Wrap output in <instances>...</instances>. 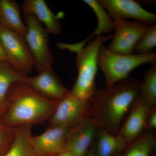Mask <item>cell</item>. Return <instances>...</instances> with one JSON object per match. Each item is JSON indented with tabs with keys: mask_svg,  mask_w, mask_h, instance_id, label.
Wrapping results in <instances>:
<instances>
[{
	"mask_svg": "<svg viewBox=\"0 0 156 156\" xmlns=\"http://www.w3.org/2000/svg\"><path fill=\"white\" fill-rule=\"evenodd\" d=\"M91 117V100L77 97L71 93L58 101L49 120L48 128L65 126L69 128Z\"/></svg>",
	"mask_w": 156,
	"mask_h": 156,
	"instance_id": "52a82bcc",
	"label": "cell"
},
{
	"mask_svg": "<svg viewBox=\"0 0 156 156\" xmlns=\"http://www.w3.org/2000/svg\"><path fill=\"white\" fill-rule=\"evenodd\" d=\"M21 9L14 0H0V25L24 37L27 27L20 17Z\"/></svg>",
	"mask_w": 156,
	"mask_h": 156,
	"instance_id": "2e32d148",
	"label": "cell"
},
{
	"mask_svg": "<svg viewBox=\"0 0 156 156\" xmlns=\"http://www.w3.org/2000/svg\"><path fill=\"white\" fill-rule=\"evenodd\" d=\"M140 81L126 79L98 89L91 99V118L103 129L118 134L123 121L140 96Z\"/></svg>",
	"mask_w": 156,
	"mask_h": 156,
	"instance_id": "6da1fadb",
	"label": "cell"
},
{
	"mask_svg": "<svg viewBox=\"0 0 156 156\" xmlns=\"http://www.w3.org/2000/svg\"><path fill=\"white\" fill-rule=\"evenodd\" d=\"M156 62V53L123 54L108 50L103 45L98 52V65L103 73L106 87L128 79L130 73L138 66Z\"/></svg>",
	"mask_w": 156,
	"mask_h": 156,
	"instance_id": "277c9868",
	"label": "cell"
},
{
	"mask_svg": "<svg viewBox=\"0 0 156 156\" xmlns=\"http://www.w3.org/2000/svg\"><path fill=\"white\" fill-rule=\"evenodd\" d=\"M0 61H7V58L1 43H0Z\"/></svg>",
	"mask_w": 156,
	"mask_h": 156,
	"instance_id": "d4e9b609",
	"label": "cell"
},
{
	"mask_svg": "<svg viewBox=\"0 0 156 156\" xmlns=\"http://www.w3.org/2000/svg\"><path fill=\"white\" fill-rule=\"evenodd\" d=\"M122 154H120L117 155L115 156H122Z\"/></svg>",
	"mask_w": 156,
	"mask_h": 156,
	"instance_id": "83f0119b",
	"label": "cell"
},
{
	"mask_svg": "<svg viewBox=\"0 0 156 156\" xmlns=\"http://www.w3.org/2000/svg\"><path fill=\"white\" fill-rule=\"evenodd\" d=\"M83 2L93 10L97 18V26L93 33L87 39L80 43L68 44L69 49L83 48L85 44L91 41L93 37L101 36L102 34H108L115 30L113 20L109 14L97 0H83Z\"/></svg>",
	"mask_w": 156,
	"mask_h": 156,
	"instance_id": "e0dca14e",
	"label": "cell"
},
{
	"mask_svg": "<svg viewBox=\"0 0 156 156\" xmlns=\"http://www.w3.org/2000/svg\"><path fill=\"white\" fill-rule=\"evenodd\" d=\"M99 128L90 117L69 128L65 150L75 156H87L95 142Z\"/></svg>",
	"mask_w": 156,
	"mask_h": 156,
	"instance_id": "9c48e42d",
	"label": "cell"
},
{
	"mask_svg": "<svg viewBox=\"0 0 156 156\" xmlns=\"http://www.w3.org/2000/svg\"><path fill=\"white\" fill-rule=\"evenodd\" d=\"M25 82L44 97L57 102L70 93L52 67L39 73L36 76H27Z\"/></svg>",
	"mask_w": 156,
	"mask_h": 156,
	"instance_id": "7c38bea8",
	"label": "cell"
},
{
	"mask_svg": "<svg viewBox=\"0 0 156 156\" xmlns=\"http://www.w3.org/2000/svg\"><path fill=\"white\" fill-rule=\"evenodd\" d=\"M112 19L114 22L115 33L107 48L115 53L133 54L136 42L149 26L140 21L130 22L119 17Z\"/></svg>",
	"mask_w": 156,
	"mask_h": 156,
	"instance_id": "ba28073f",
	"label": "cell"
},
{
	"mask_svg": "<svg viewBox=\"0 0 156 156\" xmlns=\"http://www.w3.org/2000/svg\"><path fill=\"white\" fill-rule=\"evenodd\" d=\"M58 102L50 100L23 81L13 83L7 96V109L1 120L6 126L41 124L50 119Z\"/></svg>",
	"mask_w": 156,
	"mask_h": 156,
	"instance_id": "7a4b0ae2",
	"label": "cell"
},
{
	"mask_svg": "<svg viewBox=\"0 0 156 156\" xmlns=\"http://www.w3.org/2000/svg\"><path fill=\"white\" fill-rule=\"evenodd\" d=\"M156 147L154 134L146 131L128 145L122 156H153Z\"/></svg>",
	"mask_w": 156,
	"mask_h": 156,
	"instance_id": "ffe728a7",
	"label": "cell"
},
{
	"mask_svg": "<svg viewBox=\"0 0 156 156\" xmlns=\"http://www.w3.org/2000/svg\"><path fill=\"white\" fill-rule=\"evenodd\" d=\"M149 110L148 107L139 96L123 121L118 134L129 144L146 130Z\"/></svg>",
	"mask_w": 156,
	"mask_h": 156,
	"instance_id": "4fadbf2b",
	"label": "cell"
},
{
	"mask_svg": "<svg viewBox=\"0 0 156 156\" xmlns=\"http://www.w3.org/2000/svg\"><path fill=\"white\" fill-rule=\"evenodd\" d=\"M94 142L95 156H115L122 153L129 144L118 134L99 128Z\"/></svg>",
	"mask_w": 156,
	"mask_h": 156,
	"instance_id": "9a60e30c",
	"label": "cell"
},
{
	"mask_svg": "<svg viewBox=\"0 0 156 156\" xmlns=\"http://www.w3.org/2000/svg\"><path fill=\"white\" fill-rule=\"evenodd\" d=\"M156 46V25L148 27L136 42L133 54H146L152 53Z\"/></svg>",
	"mask_w": 156,
	"mask_h": 156,
	"instance_id": "7402d4cb",
	"label": "cell"
},
{
	"mask_svg": "<svg viewBox=\"0 0 156 156\" xmlns=\"http://www.w3.org/2000/svg\"><path fill=\"white\" fill-rule=\"evenodd\" d=\"M69 128L65 126L48 128L42 134L32 136L34 156H53L64 151Z\"/></svg>",
	"mask_w": 156,
	"mask_h": 156,
	"instance_id": "8fae6325",
	"label": "cell"
},
{
	"mask_svg": "<svg viewBox=\"0 0 156 156\" xmlns=\"http://www.w3.org/2000/svg\"><path fill=\"white\" fill-rule=\"evenodd\" d=\"M21 9L23 15H33L41 23H44L49 34H61V23L44 0H26Z\"/></svg>",
	"mask_w": 156,
	"mask_h": 156,
	"instance_id": "5bb4252c",
	"label": "cell"
},
{
	"mask_svg": "<svg viewBox=\"0 0 156 156\" xmlns=\"http://www.w3.org/2000/svg\"><path fill=\"white\" fill-rule=\"evenodd\" d=\"M26 76L16 72L7 61H0V121L7 109V96L12 84L17 81L25 82Z\"/></svg>",
	"mask_w": 156,
	"mask_h": 156,
	"instance_id": "ac0fdd59",
	"label": "cell"
},
{
	"mask_svg": "<svg viewBox=\"0 0 156 156\" xmlns=\"http://www.w3.org/2000/svg\"><path fill=\"white\" fill-rule=\"evenodd\" d=\"M27 31L24 36L33 58L34 67L39 73L52 67L55 58L49 44V33L33 15H24Z\"/></svg>",
	"mask_w": 156,
	"mask_h": 156,
	"instance_id": "5b68a950",
	"label": "cell"
},
{
	"mask_svg": "<svg viewBox=\"0 0 156 156\" xmlns=\"http://www.w3.org/2000/svg\"><path fill=\"white\" fill-rule=\"evenodd\" d=\"M113 34L107 37L99 36L89 41L83 48L71 49L76 53V64L78 75L71 93L77 97L91 100L97 90L95 80L97 74L98 56L103 43L112 39Z\"/></svg>",
	"mask_w": 156,
	"mask_h": 156,
	"instance_id": "3957f363",
	"label": "cell"
},
{
	"mask_svg": "<svg viewBox=\"0 0 156 156\" xmlns=\"http://www.w3.org/2000/svg\"><path fill=\"white\" fill-rule=\"evenodd\" d=\"M140 97L149 108L156 106V62L151 65L140 81Z\"/></svg>",
	"mask_w": 156,
	"mask_h": 156,
	"instance_id": "44dd1931",
	"label": "cell"
},
{
	"mask_svg": "<svg viewBox=\"0 0 156 156\" xmlns=\"http://www.w3.org/2000/svg\"><path fill=\"white\" fill-rule=\"evenodd\" d=\"M87 156H95V150H94V143L93 145H92V147L90 148L89 153Z\"/></svg>",
	"mask_w": 156,
	"mask_h": 156,
	"instance_id": "4316f807",
	"label": "cell"
},
{
	"mask_svg": "<svg viewBox=\"0 0 156 156\" xmlns=\"http://www.w3.org/2000/svg\"><path fill=\"white\" fill-rule=\"evenodd\" d=\"M53 156H75L73 155V154L67 151L64 150L54 155Z\"/></svg>",
	"mask_w": 156,
	"mask_h": 156,
	"instance_id": "484cf974",
	"label": "cell"
},
{
	"mask_svg": "<svg viewBox=\"0 0 156 156\" xmlns=\"http://www.w3.org/2000/svg\"><path fill=\"white\" fill-rule=\"evenodd\" d=\"M16 136L15 127L4 125L0 121V156H4L11 148Z\"/></svg>",
	"mask_w": 156,
	"mask_h": 156,
	"instance_id": "603a6c76",
	"label": "cell"
},
{
	"mask_svg": "<svg viewBox=\"0 0 156 156\" xmlns=\"http://www.w3.org/2000/svg\"><path fill=\"white\" fill-rule=\"evenodd\" d=\"M112 18H133L148 26L156 24L155 14L147 11L133 0H99Z\"/></svg>",
	"mask_w": 156,
	"mask_h": 156,
	"instance_id": "30bf717a",
	"label": "cell"
},
{
	"mask_svg": "<svg viewBox=\"0 0 156 156\" xmlns=\"http://www.w3.org/2000/svg\"><path fill=\"white\" fill-rule=\"evenodd\" d=\"M32 125L16 126V136L10 149L4 156H34L31 142Z\"/></svg>",
	"mask_w": 156,
	"mask_h": 156,
	"instance_id": "d6986e66",
	"label": "cell"
},
{
	"mask_svg": "<svg viewBox=\"0 0 156 156\" xmlns=\"http://www.w3.org/2000/svg\"><path fill=\"white\" fill-rule=\"evenodd\" d=\"M156 128V106L149 108L146 121V131L154 130Z\"/></svg>",
	"mask_w": 156,
	"mask_h": 156,
	"instance_id": "cb8c5ba5",
	"label": "cell"
},
{
	"mask_svg": "<svg viewBox=\"0 0 156 156\" xmlns=\"http://www.w3.org/2000/svg\"><path fill=\"white\" fill-rule=\"evenodd\" d=\"M0 43L7 62L13 69L24 76L31 72L33 58L24 37L0 25Z\"/></svg>",
	"mask_w": 156,
	"mask_h": 156,
	"instance_id": "8992f818",
	"label": "cell"
}]
</instances>
